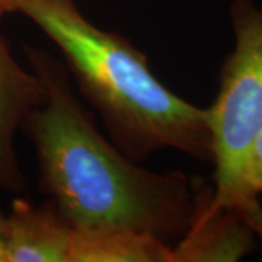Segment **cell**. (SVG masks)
I'll return each mask as SVG.
<instances>
[{"mask_svg":"<svg viewBox=\"0 0 262 262\" xmlns=\"http://www.w3.org/2000/svg\"><path fill=\"white\" fill-rule=\"evenodd\" d=\"M245 179L253 195L256 198L262 196V127L248 153Z\"/></svg>","mask_w":262,"mask_h":262,"instance_id":"8","label":"cell"},{"mask_svg":"<svg viewBox=\"0 0 262 262\" xmlns=\"http://www.w3.org/2000/svg\"><path fill=\"white\" fill-rule=\"evenodd\" d=\"M69 262H173L172 245L117 226H73Z\"/></svg>","mask_w":262,"mask_h":262,"instance_id":"7","label":"cell"},{"mask_svg":"<svg viewBox=\"0 0 262 262\" xmlns=\"http://www.w3.org/2000/svg\"><path fill=\"white\" fill-rule=\"evenodd\" d=\"M0 262H8V214L0 208Z\"/></svg>","mask_w":262,"mask_h":262,"instance_id":"9","label":"cell"},{"mask_svg":"<svg viewBox=\"0 0 262 262\" xmlns=\"http://www.w3.org/2000/svg\"><path fill=\"white\" fill-rule=\"evenodd\" d=\"M22 51L47 92L20 127L35 150L39 189L73 226H117L177 244L191 225L198 184L128 159L77 101L66 66L41 48Z\"/></svg>","mask_w":262,"mask_h":262,"instance_id":"1","label":"cell"},{"mask_svg":"<svg viewBox=\"0 0 262 262\" xmlns=\"http://www.w3.org/2000/svg\"><path fill=\"white\" fill-rule=\"evenodd\" d=\"M0 10L3 13H9V10H8V0H0Z\"/></svg>","mask_w":262,"mask_h":262,"instance_id":"10","label":"cell"},{"mask_svg":"<svg viewBox=\"0 0 262 262\" xmlns=\"http://www.w3.org/2000/svg\"><path fill=\"white\" fill-rule=\"evenodd\" d=\"M0 10V22L3 18ZM46 88L32 70L22 67L0 28V189L22 192L27 179L20 169L15 136L29 113L46 102Z\"/></svg>","mask_w":262,"mask_h":262,"instance_id":"4","label":"cell"},{"mask_svg":"<svg viewBox=\"0 0 262 262\" xmlns=\"http://www.w3.org/2000/svg\"><path fill=\"white\" fill-rule=\"evenodd\" d=\"M72 230L50 198L39 206L16 198L8 213V262H69Z\"/></svg>","mask_w":262,"mask_h":262,"instance_id":"6","label":"cell"},{"mask_svg":"<svg viewBox=\"0 0 262 262\" xmlns=\"http://www.w3.org/2000/svg\"><path fill=\"white\" fill-rule=\"evenodd\" d=\"M252 234L237 211L213 201V187L196 185L191 225L172 245L173 262L237 261L253 248Z\"/></svg>","mask_w":262,"mask_h":262,"instance_id":"5","label":"cell"},{"mask_svg":"<svg viewBox=\"0 0 262 262\" xmlns=\"http://www.w3.org/2000/svg\"><path fill=\"white\" fill-rule=\"evenodd\" d=\"M8 10L25 15L56 44L110 140L128 159L141 163L173 149L211 162L207 110L168 89L127 38L98 28L75 0H8Z\"/></svg>","mask_w":262,"mask_h":262,"instance_id":"2","label":"cell"},{"mask_svg":"<svg viewBox=\"0 0 262 262\" xmlns=\"http://www.w3.org/2000/svg\"><path fill=\"white\" fill-rule=\"evenodd\" d=\"M230 12L234 48L207 108L215 166L213 201L237 211L262 236V210L245 179L248 153L262 127V9L252 0H232Z\"/></svg>","mask_w":262,"mask_h":262,"instance_id":"3","label":"cell"}]
</instances>
